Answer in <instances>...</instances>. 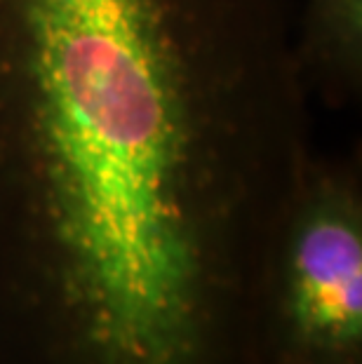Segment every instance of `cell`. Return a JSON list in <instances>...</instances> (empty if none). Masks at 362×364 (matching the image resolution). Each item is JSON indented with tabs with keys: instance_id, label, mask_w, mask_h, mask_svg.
<instances>
[{
	"instance_id": "obj_1",
	"label": "cell",
	"mask_w": 362,
	"mask_h": 364,
	"mask_svg": "<svg viewBox=\"0 0 362 364\" xmlns=\"http://www.w3.org/2000/svg\"><path fill=\"white\" fill-rule=\"evenodd\" d=\"M294 7L0 0V364H264Z\"/></svg>"
},
{
	"instance_id": "obj_2",
	"label": "cell",
	"mask_w": 362,
	"mask_h": 364,
	"mask_svg": "<svg viewBox=\"0 0 362 364\" xmlns=\"http://www.w3.org/2000/svg\"><path fill=\"white\" fill-rule=\"evenodd\" d=\"M264 364H362L358 151H315L289 200L268 270Z\"/></svg>"
},
{
	"instance_id": "obj_3",
	"label": "cell",
	"mask_w": 362,
	"mask_h": 364,
	"mask_svg": "<svg viewBox=\"0 0 362 364\" xmlns=\"http://www.w3.org/2000/svg\"><path fill=\"white\" fill-rule=\"evenodd\" d=\"M294 41L311 99L332 111L362 95V0H297Z\"/></svg>"
}]
</instances>
